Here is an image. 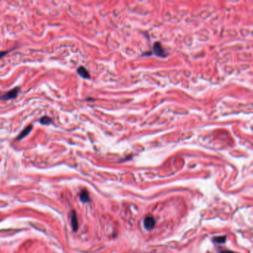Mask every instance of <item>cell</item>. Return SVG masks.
Instances as JSON below:
<instances>
[{
  "label": "cell",
  "instance_id": "1",
  "mask_svg": "<svg viewBox=\"0 0 253 253\" xmlns=\"http://www.w3.org/2000/svg\"><path fill=\"white\" fill-rule=\"evenodd\" d=\"M19 91V87H16L13 89L12 90L9 91L7 93L4 94L3 95L0 96V100H8L14 99L16 98L18 95V93Z\"/></svg>",
  "mask_w": 253,
  "mask_h": 253
},
{
  "label": "cell",
  "instance_id": "2",
  "mask_svg": "<svg viewBox=\"0 0 253 253\" xmlns=\"http://www.w3.org/2000/svg\"><path fill=\"white\" fill-rule=\"evenodd\" d=\"M153 50H154V53L155 54V55H157L158 57H166L168 56V54L166 52L165 49L163 48V47L162 46L160 42H157L154 43Z\"/></svg>",
  "mask_w": 253,
  "mask_h": 253
},
{
  "label": "cell",
  "instance_id": "3",
  "mask_svg": "<svg viewBox=\"0 0 253 253\" xmlns=\"http://www.w3.org/2000/svg\"><path fill=\"white\" fill-rule=\"evenodd\" d=\"M144 227L146 228L147 230H151L154 227L155 225V220L152 217H146V218L144 219L143 221Z\"/></svg>",
  "mask_w": 253,
  "mask_h": 253
},
{
  "label": "cell",
  "instance_id": "4",
  "mask_svg": "<svg viewBox=\"0 0 253 253\" xmlns=\"http://www.w3.org/2000/svg\"><path fill=\"white\" fill-rule=\"evenodd\" d=\"M32 128H33V125H28V126H27L26 128H24V129L22 131L21 133L19 134V135L17 136V137H16V140H22V139L24 138L25 137H26L27 135H28L30 132H31V131L32 130Z\"/></svg>",
  "mask_w": 253,
  "mask_h": 253
},
{
  "label": "cell",
  "instance_id": "5",
  "mask_svg": "<svg viewBox=\"0 0 253 253\" xmlns=\"http://www.w3.org/2000/svg\"><path fill=\"white\" fill-rule=\"evenodd\" d=\"M71 226H72V228H73V230L74 232H76L77 229H78V220L76 218V215L75 211H72L71 212Z\"/></svg>",
  "mask_w": 253,
  "mask_h": 253
},
{
  "label": "cell",
  "instance_id": "6",
  "mask_svg": "<svg viewBox=\"0 0 253 253\" xmlns=\"http://www.w3.org/2000/svg\"><path fill=\"white\" fill-rule=\"evenodd\" d=\"M77 73L79 74L80 76H82L84 79H89L90 78V74L86 70V68L81 66L77 69Z\"/></svg>",
  "mask_w": 253,
  "mask_h": 253
},
{
  "label": "cell",
  "instance_id": "7",
  "mask_svg": "<svg viewBox=\"0 0 253 253\" xmlns=\"http://www.w3.org/2000/svg\"><path fill=\"white\" fill-rule=\"evenodd\" d=\"M80 200H81L83 202H84V203H86V202H89V192H88L85 189L83 190L81 192H80Z\"/></svg>",
  "mask_w": 253,
  "mask_h": 253
},
{
  "label": "cell",
  "instance_id": "8",
  "mask_svg": "<svg viewBox=\"0 0 253 253\" xmlns=\"http://www.w3.org/2000/svg\"><path fill=\"white\" fill-rule=\"evenodd\" d=\"M40 122L41 124H42V125H49L50 123H52V120H51V118H50L49 117L44 116L40 119Z\"/></svg>",
  "mask_w": 253,
  "mask_h": 253
},
{
  "label": "cell",
  "instance_id": "9",
  "mask_svg": "<svg viewBox=\"0 0 253 253\" xmlns=\"http://www.w3.org/2000/svg\"><path fill=\"white\" fill-rule=\"evenodd\" d=\"M226 236H219V237H214L213 241L217 243H224L226 241Z\"/></svg>",
  "mask_w": 253,
  "mask_h": 253
},
{
  "label": "cell",
  "instance_id": "10",
  "mask_svg": "<svg viewBox=\"0 0 253 253\" xmlns=\"http://www.w3.org/2000/svg\"><path fill=\"white\" fill-rule=\"evenodd\" d=\"M8 54V51H0V58H2L5 55Z\"/></svg>",
  "mask_w": 253,
  "mask_h": 253
},
{
  "label": "cell",
  "instance_id": "11",
  "mask_svg": "<svg viewBox=\"0 0 253 253\" xmlns=\"http://www.w3.org/2000/svg\"><path fill=\"white\" fill-rule=\"evenodd\" d=\"M220 253H235V252H231V251H221Z\"/></svg>",
  "mask_w": 253,
  "mask_h": 253
}]
</instances>
